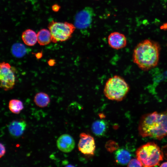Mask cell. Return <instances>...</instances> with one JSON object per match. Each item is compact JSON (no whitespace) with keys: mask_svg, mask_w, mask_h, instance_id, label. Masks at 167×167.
<instances>
[{"mask_svg":"<svg viewBox=\"0 0 167 167\" xmlns=\"http://www.w3.org/2000/svg\"><path fill=\"white\" fill-rule=\"evenodd\" d=\"M161 48L157 42L146 39L138 44L132 55L133 62L142 70L147 71L157 66Z\"/></svg>","mask_w":167,"mask_h":167,"instance_id":"cell-1","label":"cell"},{"mask_svg":"<svg viewBox=\"0 0 167 167\" xmlns=\"http://www.w3.org/2000/svg\"><path fill=\"white\" fill-rule=\"evenodd\" d=\"M138 131L143 137L161 140L167 136V110L160 113L155 111L142 116L139 124Z\"/></svg>","mask_w":167,"mask_h":167,"instance_id":"cell-2","label":"cell"},{"mask_svg":"<svg viewBox=\"0 0 167 167\" xmlns=\"http://www.w3.org/2000/svg\"><path fill=\"white\" fill-rule=\"evenodd\" d=\"M136 156L143 166L147 167L159 165L163 158L159 147L153 142H148L139 148L136 151Z\"/></svg>","mask_w":167,"mask_h":167,"instance_id":"cell-3","label":"cell"},{"mask_svg":"<svg viewBox=\"0 0 167 167\" xmlns=\"http://www.w3.org/2000/svg\"><path fill=\"white\" fill-rule=\"evenodd\" d=\"M129 85L121 76L115 75L106 81L104 89V93L108 99L121 101L125 97L129 91Z\"/></svg>","mask_w":167,"mask_h":167,"instance_id":"cell-4","label":"cell"},{"mask_svg":"<svg viewBox=\"0 0 167 167\" xmlns=\"http://www.w3.org/2000/svg\"><path fill=\"white\" fill-rule=\"evenodd\" d=\"M48 28L51 33L52 41L54 43L69 39L76 28L74 24L70 23L54 21L49 23Z\"/></svg>","mask_w":167,"mask_h":167,"instance_id":"cell-5","label":"cell"},{"mask_svg":"<svg viewBox=\"0 0 167 167\" xmlns=\"http://www.w3.org/2000/svg\"><path fill=\"white\" fill-rule=\"evenodd\" d=\"M0 87L5 91L12 89L15 84V78L10 64L2 62L0 64Z\"/></svg>","mask_w":167,"mask_h":167,"instance_id":"cell-6","label":"cell"},{"mask_svg":"<svg viewBox=\"0 0 167 167\" xmlns=\"http://www.w3.org/2000/svg\"><path fill=\"white\" fill-rule=\"evenodd\" d=\"M94 15V11L92 8L86 7L75 15L74 25L76 28L79 29H86L91 24Z\"/></svg>","mask_w":167,"mask_h":167,"instance_id":"cell-7","label":"cell"},{"mask_svg":"<svg viewBox=\"0 0 167 167\" xmlns=\"http://www.w3.org/2000/svg\"><path fill=\"white\" fill-rule=\"evenodd\" d=\"M79 137L78 143L79 150L84 155H93L96 148L94 138L90 135L84 132L80 134Z\"/></svg>","mask_w":167,"mask_h":167,"instance_id":"cell-8","label":"cell"},{"mask_svg":"<svg viewBox=\"0 0 167 167\" xmlns=\"http://www.w3.org/2000/svg\"><path fill=\"white\" fill-rule=\"evenodd\" d=\"M58 149L64 152H71L75 148V142L73 137L68 134L61 135L57 141Z\"/></svg>","mask_w":167,"mask_h":167,"instance_id":"cell-9","label":"cell"},{"mask_svg":"<svg viewBox=\"0 0 167 167\" xmlns=\"http://www.w3.org/2000/svg\"><path fill=\"white\" fill-rule=\"evenodd\" d=\"M108 43L112 48L119 49L125 47L127 44V40L123 34L118 32L111 33L108 37Z\"/></svg>","mask_w":167,"mask_h":167,"instance_id":"cell-10","label":"cell"},{"mask_svg":"<svg viewBox=\"0 0 167 167\" xmlns=\"http://www.w3.org/2000/svg\"><path fill=\"white\" fill-rule=\"evenodd\" d=\"M26 125L24 121H14L9 126V132L12 136L18 138L23 134Z\"/></svg>","mask_w":167,"mask_h":167,"instance_id":"cell-11","label":"cell"},{"mask_svg":"<svg viewBox=\"0 0 167 167\" xmlns=\"http://www.w3.org/2000/svg\"><path fill=\"white\" fill-rule=\"evenodd\" d=\"M108 128V122L104 120H98L92 124V130L96 136H102L106 133Z\"/></svg>","mask_w":167,"mask_h":167,"instance_id":"cell-12","label":"cell"},{"mask_svg":"<svg viewBox=\"0 0 167 167\" xmlns=\"http://www.w3.org/2000/svg\"><path fill=\"white\" fill-rule=\"evenodd\" d=\"M114 156L117 163L122 165L128 164L131 157L130 153L123 148L117 150L115 153Z\"/></svg>","mask_w":167,"mask_h":167,"instance_id":"cell-13","label":"cell"},{"mask_svg":"<svg viewBox=\"0 0 167 167\" xmlns=\"http://www.w3.org/2000/svg\"><path fill=\"white\" fill-rule=\"evenodd\" d=\"M21 37L24 43L29 46L34 45L37 41V34L30 29H27L23 32Z\"/></svg>","mask_w":167,"mask_h":167,"instance_id":"cell-14","label":"cell"},{"mask_svg":"<svg viewBox=\"0 0 167 167\" xmlns=\"http://www.w3.org/2000/svg\"><path fill=\"white\" fill-rule=\"evenodd\" d=\"M37 35V42L41 45H47L52 41L51 35L49 30L42 29L38 32Z\"/></svg>","mask_w":167,"mask_h":167,"instance_id":"cell-15","label":"cell"},{"mask_svg":"<svg viewBox=\"0 0 167 167\" xmlns=\"http://www.w3.org/2000/svg\"><path fill=\"white\" fill-rule=\"evenodd\" d=\"M34 101L36 105L43 108L47 106L50 101L49 95L43 92L37 93L35 95Z\"/></svg>","mask_w":167,"mask_h":167,"instance_id":"cell-16","label":"cell"},{"mask_svg":"<svg viewBox=\"0 0 167 167\" xmlns=\"http://www.w3.org/2000/svg\"><path fill=\"white\" fill-rule=\"evenodd\" d=\"M11 51L13 55L16 58H19L25 55L27 52V49L23 44L15 43L12 45Z\"/></svg>","mask_w":167,"mask_h":167,"instance_id":"cell-17","label":"cell"},{"mask_svg":"<svg viewBox=\"0 0 167 167\" xmlns=\"http://www.w3.org/2000/svg\"><path fill=\"white\" fill-rule=\"evenodd\" d=\"M9 108L13 113L18 114L24 109L22 102L19 100L13 99L11 100L9 103Z\"/></svg>","mask_w":167,"mask_h":167,"instance_id":"cell-18","label":"cell"},{"mask_svg":"<svg viewBox=\"0 0 167 167\" xmlns=\"http://www.w3.org/2000/svg\"><path fill=\"white\" fill-rule=\"evenodd\" d=\"M118 147V145L117 143L111 140L107 142L106 145V148L109 152H112L117 149Z\"/></svg>","mask_w":167,"mask_h":167,"instance_id":"cell-19","label":"cell"},{"mask_svg":"<svg viewBox=\"0 0 167 167\" xmlns=\"http://www.w3.org/2000/svg\"><path fill=\"white\" fill-rule=\"evenodd\" d=\"M128 167H142L143 165L140 161L137 158L130 160L127 164Z\"/></svg>","mask_w":167,"mask_h":167,"instance_id":"cell-20","label":"cell"},{"mask_svg":"<svg viewBox=\"0 0 167 167\" xmlns=\"http://www.w3.org/2000/svg\"><path fill=\"white\" fill-rule=\"evenodd\" d=\"M0 157L1 158L3 156L5 153L6 149L5 148L4 145L1 143L0 144Z\"/></svg>","mask_w":167,"mask_h":167,"instance_id":"cell-21","label":"cell"},{"mask_svg":"<svg viewBox=\"0 0 167 167\" xmlns=\"http://www.w3.org/2000/svg\"><path fill=\"white\" fill-rule=\"evenodd\" d=\"M60 7V6L58 4H55L52 6V9L53 11L57 12L59 11Z\"/></svg>","mask_w":167,"mask_h":167,"instance_id":"cell-22","label":"cell"},{"mask_svg":"<svg viewBox=\"0 0 167 167\" xmlns=\"http://www.w3.org/2000/svg\"><path fill=\"white\" fill-rule=\"evenodd\" d=\"M55 61L54 60H50L48 62L49 65L50 66H53L55 63Z\"/></svg>","mask_w":167,"mask_h":167,"instance_id":"cell-23","label":"cell"},{"mask_svg":"<svg viewBox=\"0 0 167 167\" xmlns=\"http://www.w3.org/2000/svg\"><path fill=\"white\" fill-rule=\"evenodd\" d=\"M36 56L37 58H41L42 56V53L41 52L37 53L36 54Z\"/></svg>","mask_w":167,"mask_h":167,"instance_id":"cell-24","label":"cell"},{"mask_svg":"<svg viewBox=\"0 0 167 167\" xmlns=\"http://www.w3.org/2000/svg\"><path fill=\"white\" fill-rule=\"evenodd\" d=\"M160 167H167V162H164L160 165Z\"/></svg>","mask_w":167,"mask_h":167,"instance_id":"cell-25","label":"cell"},{"mask_svg":"<svg viewBox=\"0 0 167 167\" xmlns=\"http://www.w3.org/2000/svg\"></svg>","mask_w":167,"mask_h":167,"instance_id":"cell-26","label":"cell"}]
</instances>
